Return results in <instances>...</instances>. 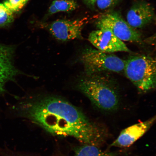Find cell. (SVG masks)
Instances as JSON below:
<instances>
[{
	"label": "cell",
	"instance_id": "obj_11",
	"mask_svg": "<svg viewBox=\"0 0 156 156\" xmlns=\"http://www.w3.org/2000/svg\"><path fill=\"white\" fill-rule=\"evenodd\" d=\"M78 7L76 0H54L48 9V14L53 15L61 12H69L75 10Z\"/></svg>",
	"mask_w": 156,
	"mask_h": 156
},
{
	"label": "cell",
	"instance_id": "obj_7",
	"mask_svg": "<svg viewBox=\"0 0 156 156\" xmlns=\"http://www.w3.org/2000/svg\"><path fill=\"white\" fill-rule=\"evenodd\" d=\"M15 53L14 46L0 44V95L5 92L6 83L23 74L15 66Z\"/></svg>",
	"mask_w": 156,
	"mask_h": 156
},
{
	"label": "cell",
	"instance_id": "obj_3",
	"mask_svg": "<svg viewBox=\"0 0 156 156\" xmlns=\"http://www.w3.org/2000/svg\"><path fill=\"white\" fill-rule=\"evenodd\" d=\"M156 61L151 56H130L125 61L124 71L140 92L146 93L156 87Z\"/></svg>",
	"mask_w": 156,
	"mask_h": 156
},
{
	"label": "cell",
	"instance_id": "obj_10",
	"mask_svg": "<svg viewBox=\"0 0 156 156\" xmlns=\"http://www.w3.org/2000/svg\"><path fill=\"white\" fill-rule=\"evenodd\" d=\"M155 116L129 126L123 130L112 146L119 147H129L142 137L153 126Z\"/></svg>",
	"mask_w": 156,
	"mask_h": 156
},
{
	"label": "cell",
	"instance_id": "obj_8",
	"mask_svg": "<svg viewBox=\"0 0 156 156\" xmlns=\"http://www.w3.org/2000/svg\"><path fill=\"white\" fill-rule=\"evenodd\" d=\"M89 41L97 50L107 53L117 52H130L124 42L120 40L110 31L98 29L90 34Z\"/></svg>",
	"mask_w": 156,
	"mask_h": 156
},
{
	"label": "cell",
	"instance_id": "obj_4",
	"mask_svg": "<svg viewBox=\"0 0 156 156\" xmlns=\"http://www.w3.org/2000/svg\"><path fill=\"white\" fill-rule=\"evenodd\" d=\"M80 58L87 75L104 72L121 73L125 64V61L114 54L90 48L83 51Z\"/></svg>",
	"mask_w": 156,
	"mask_h": 156
},
{
	"label": "cell",
	"instance_id": "obj_15",
	"mask_svg": "<svg viewBox=\"0 0 156 156\" xmlns=\"http://www.w3.org/2000/svg\"><path fill=\"white\" fill-rule=\"evenodd\" d=\"M117 0H97L96 4L99 9L105 10L110 8L116 3Z\"/></svg>",
	"mask_w": 156,
	"mask_h": 156
},
{
	"label": "cell",
	"instance_id": "obj_16",
	"mask_svg": "<svg viewBox=\"0 0 156 156\" xmlns=\"http://www.w3.org/2000/svg\"><path fill=\"white\" fill-rule=\"evenodd\" d=\"M84 2L90 6H94L97 0H83Z\"/></svg>",
	"mask_w": 156,
	"mask_h": 156
},
{
	"label": "cell",
	"instance_id": "obj_13",
	"mask_svg": "<svg viewBox=\"0 0 156 156\" xmlns=\"http://www.w3.org/2000/svg\"><path fill=\"white\" fill-rule=\"evenodd\" d=\"M14 20L13 13L2 3H0V29L8 26Z\"/></svg>",
	"mask_w": 156,
	"mask_h": 156
},
{
	"label": "cell",
	"instance_id": "obj_9",
	"mask_svg": "<svg viewBox=\"0 0 156 156\" xmlns=\"http://www.w3.org/2000/svg\"><path fill=\"white\" fill-rule=\"evenodd\" d=\"M155 17V10L151 3L140 1L134 3L126 15V22L134 29L143 28L151 23Z\"/></svg>",
	"mask_w": 156,
	"mask_h": 156
},
{
	"label": "cell",
	"instance_id": "obj_1",
	"mask_svg": "<svg viewBox=\"0 0 156 156\" xmlns=\"http://www.w3.org/2000/svg\"><path fill=\"white\" fill-rule=\"evenodd\" d=\"M17 110L21 116L54 135L72 136L84 144L97 146L104 140L103 130L63 99L37 98L20 103Z\"/></svg>",
	"mask_w": 156,
	"mask_h": 156
},
{
	"label": "cell",
	"instance_id": "obj_6",
	"mask_svg": "<svg viewBox=\"0 0 156 156\" xmlns=\"http://www.w3.org/2000/svg\"><path fill=\"white\" fill-rule=\"evenodd\" d=\"M87 20L85 18L58 20L48 25V29L54 38L62 41L81 38Z\"/></svg>",
	"mask_w": 156,
	"mask_h": 156
},
{
	"label": "cell",
	"instance_id": "obj_2",
	"mask_svg": "<svg viewBox=\"0 0 156 156\" xmlns=\"http://www.w3.org/2000/svg\"><path fill=\"white\" fill-rule=\"evenodd\" d=\"M77 87L100 110L110 112L118 108L119 102L118 92L110 82L99 74L87 75L80 80Z\"/></svg>",
	"mask_w": 156,
	"mask_h": 156
},
{
	"label": "cell",
	"instance_id": "obj_12",
	"mask_svg": "<svg viewBox=\"0 0 156 156\" xmlns=\"http://www.w3.org/2000/svg\"><path fill=\"white\" fill-rule=\"evenodd\" d=\"M74 156H116V154L103 151L98 146L84 144L76 149Z\"/></svg>",
	"mask_w": 156,
	"mask_h": 156
},
{
	"label": "cell",
	"instance_id": "obj_5",
	"mask_svg": "<svg viewBox=\"0 0 156 156\" xmlns=\"http://www.w3.org/2000/svg\"><path fill=\"white\" fill-rule=\"evenodd\" d=\"M96 25L98 29L110 31L122 41L142 42L141 34L130 26L118 13L112 12L103 15L97 21Z\"/></svg>",
	"mask_w": 156,
	"mask_h": 156
},
{
	"label": "cell",
	"instance_id": "obj_14",
	"mask_svg": "<svg viewBox=\"0 0 156 156\" xmlns=\"http://www.w3.org/2000/svg\"><path fill=\"white\" fill-rule=\"evenodd\" d=\"M29 0H5L3 4L13 13L21 10Z\"/></svg>",
	"mask_w": 156,
	"mask_h": 156
}]
</instances>
